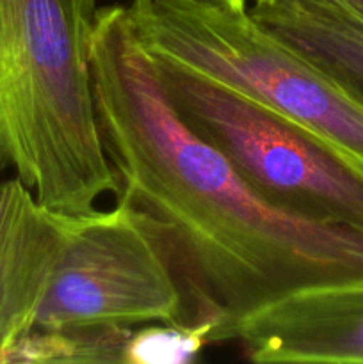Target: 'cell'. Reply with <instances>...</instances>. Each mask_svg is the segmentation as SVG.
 I'll return each mask as SVG.
<instances>
[{"mask_svg": "<svg viewBox=\"0 0 363 364\" xmlns=\"http://www.w3.org/2000/svg\"><path fill=\"white\" fill-rule=\"evenodd\" d=\"M96 124L125 199L173 238L217 318L210 345L299 290L363 283V231L270 205L185 124L132 28L127 6L98 7L89 39Z\"/></svg>", "mask_w": 363, "mask_h": 364, "instance_id": "6da1fadb", "label": "cell"}, {"mask_svg": "<svg viewBox=\"0 0 363 364\" xmlns=\"http://www.w3.org/2000/svg\"><path fill=\"white\" fill-rule=\"evenodd\" d=\"M96 0H0V119L16 176L48 208L88 213L117 178L96 124Z\"/></svg>", "mask_w": 363, "mask_h": 364, "instance_id": "7a4b0ae2", "label": "cell"}, {"mask_svg": "<svg viewBox=\"0 0 363 364\" xmlns=\"http://www.w3.org/2000/svg\"><path fill=\"white\" fill-rule=\"evenodd\" d=\"M135 38L157 60L210 78L290 121L363 171V102L248 9L130 0Z\"/></svg>", "mask_w": 363, "mask_h": 364, "instance_id": "3957f363", "label": "cell"}, {"mask_svg": "<svg viewBox=\"0 0 363 364\" xmlns=\"http://www.w3.org/2000/svg\"><path fill=\"white\" fill-rule=\"evenodd\" d=\"M214 323L166 228L125 199L73 213L36 326L134 327ZM212 334V333H210Z\"/></svg>", "mask_w": 363, "mask_h": 364, "instance_id": "277c9868", "label": "cell"}, {"mask_svg": "<svg viewBox=\"0 0 363 364\" xmlns=\"http://www.w3.org/2000/svg\"><path fill=\"white\" fill-rule=\"evenodd\" d=\"M153 63L178 116L265 201L292 215L363 231L362 169L246 96L177 64Z\"/></svg>", "mask_w": 363, "mask_h": 364, "instance_id": "5b68a950", "label": "cell"}, {"mask_svg": "<svg viewBox=\"0 0 363 364\" xmlns=\"http://www.w3.org/2000/svg\"><path fill=\"white\" fill-rule=\"evenodd\" d=\"M226 343L258 364H363V283L287 295L246 316Z\"/></svg>", "mask_w": 363, "mask_h": 364, "instance_id": "8992f818", "label": "cell"}, {"mask_svg": "<svg viewBox=\"0 0 363 364\" xmlns=\"http://www.w3.org/2000/svg\"><path fill=\"white\" fill-rule=\"evenodd\" d=\"M73 213L43 205L20 180H0V355L36 326Z\"/></svg>", "mask_w": 363, "mask_h": 364, "instance_id": "52a82bcc", "label": "cell"}, {"mask_svg": "<svg viewBox=\"0 0 363 364\" xmlns=\"http://www.w3.org/2000/svg\"><path fill=\"white\" fill-rule=\"evenodd\" d=\"M249 13L363 102L362 23L337 11L294 4L253 6Z\"/></svg>", "mask_w": 363, "mask_h": 364, "instance_id": "ba28073f", "label": "cell"}, {"mask_svg": "<svg viewBox=\"0 0 363 364\" xmlns=\"http://www.w3.org/2000/svg\"><path fill=\"white\" fill-rule=\"evenodd\" d=\"M130 327H32L0 355V364H123Z\"/></svg>", "mask_w": 363, "mask_h": 364, "instance_id": "9c48e42d", "label": "cell"}, {"mask_svg": "<svg viewBox=\"0 0 363 364\" xmlns=\"http://www.w3.org/2000/svg\"><path fill=\"white\" fill-rule=\"evenodd\" d=\"M214 323L174 326L148 323L132 329L125 347L123 364H187L198 361L210 345Z\"/></svg>", "mask_w": 363, "mask_h": 364, "instance_id": "30bf717a", "label": "cell"}, {"mask_svg": "<svg viewBox=\"0 0 363 364\" xmlns=\"http://www.w3.org/2000/svg\"><path fill=\"white\" fill-rule=\"evenodd\" d=\"M267 4H294V6H313L322 9L337 11L351 20L363 25V0H255V6Z\"/></svg>", "mask_w": 363, "mask_h": 364, "instance_id": "8fae6325", "label": "cell"}, {"mask_svg": "<svg viewBox=\"0 0 363 364\" xmlns=\"http://www.w3.org/2000/svg\"><path fill=\"white\" fill-rule=\"evenodd\" d=\"M196 2L212 4V6L228 7V9H248L246 7V0H196Z\"/></svg>", "mask_w": 363, "mask_h": 364, "instance_id": "7c38bea8", "label": "cell"}]
</instances>
